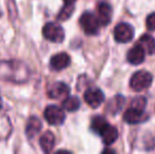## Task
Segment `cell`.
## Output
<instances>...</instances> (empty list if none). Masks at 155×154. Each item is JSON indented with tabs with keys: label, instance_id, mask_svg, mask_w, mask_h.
I'll list each match as a JSON object with an SVG mask.
<instances>
[{
	"label": "cell",
	"instance_id": "cell-23",
	"mask_svg": "<svg viewBox=\"0 0 155 154\" xmlns=\"http://www.w3.org/2000/svg\"><path fill=\"white\" fill-rule=\"evenodd\" d=\"M146 25H147L148 30L150 31H155V13H152L147 17L146 20Z\"/></svg>",
	"mask_w": 155,
	"mask_h": 154
},
{
	"label": "cell",
	"instance_id": "cell-4",
	"mask_svg": "<svg viewBox=\"0 0 155 154\" xmlns=\"http://www.w3.org/2000/svg\"><path fill=\"white\" fill-rule=\"evenodd\" d=\"M79 23L81 25L84 32L86 34H88V35H95L99 31L100 22L93 13H84L79 19Z\"/></svg>",
	"mask_w": 155,
	"mask_h": 154
},
{
	"label": "cell",
	"instance_id": "cell-10",
	"mask_svg": "<svg viewBox=\"0 0 155 154\" xmlns=\"http://www.w3.org/2000/svg\"><path fill=\"white\" fill-rule=\"evenodd\" d=\"M70 64H71V58L64 52L52 56L51 60H50V67L54 71H61L63 69L68 68Z\"/></svg>",
	"mask_w": 155,
	"mask_h": 154
},
{
	"label": "cell",
	"instance_id": "cell-25",
	"mask_svg": "<svg viewBox=\"0 0 155 154\" xmlns=\"http://www.w3.org/2000/svg\"><path fill=\"white\" fill-rule=\"evenodd\" d=\"M107 152H109V153H114V151L110 150V149H106V150H104V153H107Z\"/></svg>",
	"mask_w": 155,
	"mask_h": 154
},
{
	"label": "cell",
	"instance_id": "cell-6",
	"mask_svg": "<svg viewBox=\"0 0 155 154\" xmlns=\"http://www.w3.org/2000/svg\"><path fill=\"white\" fill-rule=\"evenodd\" d=\"M134 37V29L129 23H119L114 29V38L117 42L126 43Z\"/></svg>",
	"mask_w": 155,
	"mask_h": 154
},
{
	"label": "cell",
	"instance_id": "cell-8",
	"mask_svg": "<svg viewBox=\"0 0 155 154\" xmlns=\"http://www.w3.org/2000/svg\"><path fill=\"white\" fill-rule=\"evenodd\" d=\"M70 94V87L67 84L61 81H57L52 84L48 88V96L53 99H59L62 97H67Z\"/></svg>",
	"mask_w": 155,
	"mask_h": 154
},
{
	"label": "cell",
	"instance_id": "cell-24",
	"mask_svg": "<svg viewBox=\"0 0 155 154\" xmlns=\"http://www.w3.org/2000/svg\"><path fill=\"white\" fill-rule=\"evenodd\" d=\"M76 0H63V2H64V4H74V2H75Z\"/></svg>",
	"mask_w": 155,
	"mask_h": 154
},
{
	"label": "cell",
	"instance_id": "cell-22",
	"mask_svg": "<svg viewBox=\"0 0 155 154\" xmlns=\"http://www.w3.org/2000/svg\"><path fill=\"white\" fill-rule=\"evenodd\" d=\"M146 105H147V100H146L145 97H141V96L134 98L132 100V103H131V107L135 108V109L141 110V111H145Z\"/></svg>",
	"mask_w": 155,
	"mask_h": 154
},
{
	"label": "cell",
	"instance_id": "cell-5",
	"mask_svg": "<svg viewBox=\"0 0 155 154\" xmlns=\"http://www.w3.org/2000/svg\"><path fill=\"white\" fill-rule=\"evenodd\" d=\"M43 116L48 123L52 126H59L63 123L65 119V114L63 109L57 107L55 105L48 106L43 112Z\"/></svg>",
	"mask_w": 155,
	"mask_h": 154
},
{
	"label": "cell",
	"instance_id": "cell-2",
	"mask_svg": "<svg viewBox=\"0 0 155 154\" xmlns=\"http://www.w3.org/2000/svg\"><path fill=\"white\" fill-rule=\"evenodd\" d=\"M153 76L147 71H138L134 73L130 80V87L135 92H140L148 89L152 84Z\"/></svg>",
	"mask_w": 155,
	"mask_h": 154
},
{
	"label": "cell",
	"instance_id": "cell-11",
	"mask_svg": "<svg viewBox=\"0 0 155 154\" xmlns=\"http://www.w3.org/2000/svg\"><path fill=\"white\" fill-rule=\"evenodd\" d=\"M97 18L100 22V25H108L111 22L112 18V8L109 3L101 1L97 5Z\"/></svg>",
	"mask_w": 155,
	"mask_h": 154
},
{
	"label": "cell",
	"instance_id": "cell-18",
	"mask_svg": "<svg viewBox=\"0 0 155 154\" xmlns=\"http://www.w3.org/2000/svg\"><path fill=\"white\" fill-rule=\"evenodd\" d=\"M80 100L76 96H67L62 101V108L68 112H75L79 109Z\"/></svg>",
	"mask_w": 155,
	"mask_h": 154
},
{
	"label": "cell",
	"instance_id": "cell-7",
	"mask_svg": "<svg viewBox=\"0 0 155 154\" xmlns=\"http://www.w3.org/2000/svg\"><path fill=\"white\" fill-rule=\"evenodd\" d=\"M84 101L88 103V106H90L93 109H96V108L100 107V105L104 103V95L100 89L90 88L84 92Z\"/></svg>",
	"mask_w": 155,
	"mask_h": 154
},
{
	"label": "cell",
	"instance_id": "cell-16",
	"mask_svg": "<svg viewBox=\"0 0 155 154\" xmlns=\"http://www.w3.org/2000/svg\"><path fill=\"white\" fill-rule=\"evenodd\" d=\"M12 133V123L10 119L4 114H0V142L8 138Z\"/></svg>",
	"mask_w": 155,
	"mask_h": 154
},
{
	"label": "cell",
	"instance_id": "cell-9",
	"mask_svg": "<svg viewBox=\"0 0 155 154\" xmlns=\"http://www.w3.org/2000/svg\"><path fill=\"white\" fill-rule=\"evenodd\" d=\"M145 57H146V51L139 43L134 45L132 49L129 50L128 54H127L128 61L131 64H134V66L143 64V60H145Z\"/></svg>",
	"mask_w": 155,
	"mask_h": 154
},
{
	"label": "cell",
	"instance_id": "cell-3",
	"mask_svg": "<svg viewBox=\"0 0 155 154\" xmlns=\"http://www.w3.org/2000/svg\"><path fill=\"white\" fill-rule=\"evenodd\" d=\"M42 35L47 40L60 43L64 40V31L62 27L56 22H48L42 28Z\"/></svg>",
	"mask_w": 155,
	"mask_h": 154
},
{
	"label": "cell",
	"instance_id": "cell-20",
	"mask_svg": "<svg viewBox=\"0 0 155 154\" xmlns=\"http://www.w3.org/2000/svg\"><path fill=\"white\" fill-rule=\"evenodd\" d=\"M73 11H74V4H64V6L61 8V11L58 14L57 19L60 21L67 20V19H69L72 16Z\"/></svg>",
	"mask_w": 155,
	"mask_h": 154
},
{
	"label": "cell",
	"instance_id": "cell-19",
	"mask_svg": "<svg viewBox=\"0 0 155 154\" xmlns=\"http://www.w3.org/2000/svg\"><path fill=\"white\" fill-rule=\"evenodd\" d=\"M108 123H109L102 116H95L92 119L91 129H92L94 132H96L97 134H100L102 130L107 127V125H108Z\"/></svg>",
	"mask_w": 155,
	"mask_h": 154
},
{
	"label": "cell",
	"instance_id": "cell-13",
	"mask_svg": "<svg viewBox=\"0 0 155 154\" xmlns=\"http://www.w3.org/2000/svg\"><path fill=\"white\" fill-rule=\"evenodd\" d=\"M102 137V142L106 146H110L112 145L115 140L118 137V131L114 126H111L110 123L107 125V127L101 131V133L99 134Z\"/></svg>",
	"mask_w": 155,
	"mask_h": 154
},
{
	"label": "cell",
	"instance_id": "cell-12",
	"mask_svg": "<svg viewBox=\"0 0 155 154\" xmlns=\"http://www.w3.org/2000/svg\"><path fill=\"white\" fill-rule=\"evenodd\" d=\"M41 128H42V123H41L40 119L36 116H32L29 118L27 123V127H25V134H27L28 138L32 139L35 138L41 131Z\"/></svg>",
	"mask_w": 155,
	"mask_h": 154
},
{
	"label": "cell",
	"instance_id": "cell-17",
	"mask_svg": "<svg viewBox=\"0 0 155 154\" xmlns=\"http://www.w3.org/2000/svg\"><path fill=\"white\" fill-rule=\"evenodd\" d=\"M138 43L145 49L146 53L149 55L155 53V39L149 34H143L138 40Z\"/></svg>",
	"mask_w": 155,
	"mask_h": 154
},
{
	"label": "cell",
	"instance_id": "cell-21",
	"mask_svg": "<svg viewBox=\"0 0 155 154\" xmlns=\"http://www.w3.org/2000/svg\"><path fill=\"white\" fill-rule=\"evenodd\" d=\"M124 97L120 96V95H117L116 97H115L114 99H112V100L110 101V103L108 105V111L109 113L111 114H114V107H117L118 109H121V107H123L124 105Z\"/></svg>",
	"mask_w": 155,
	"mask_h": 154
},
{
	"label": "cell",
	"instance_id": "cell-1",
	"mask_svg": "<svg viewBox=\"0 0 155 154\" xmlns=\"http://www.w3.org/2000/svg\"><path fill=\"white\" fill-rule=\"evenodd\" d=\"M31 70L20 60H0V79L14 84H23L29 80Z\"/></svg>",
	"mask_w": 155,
	"mask_h": 154
},
{
	"label": "cell",
	"instance_id": "cell-15",
	"mask_svg": "<svg viewBox=\"0 0 155 154\" xmlns=\"http://www.w3.org/2000/svg\"><path fill=\"white\" fill-rule=\"evenodd\" d=\"M39 144H40V147L43 152L45 153L51 152L53 150L54 146H55V136H54V134L51 131H45L40 136Z\"/></svg>",
	"mask_w": 155,
	"mask_h": 154
},
{
	"label": "cell",
	"instance_id": "cell-14",
	"mask_svg": "<svg viewBox=\"0 0 155 154\" xmlns=\"http://www.w3.org/2000/svg\"><path fill=\"white\" fill-rule=\"evenodd\" d=\"M143 117H145L143 111L135 109L133 107L129 108L124 113V120L127 123H130V125H135L137 123H140V121H143Z\"/></svg>",
	"mask_w": 155,
	"mask_h": 154
}]
</instances>
